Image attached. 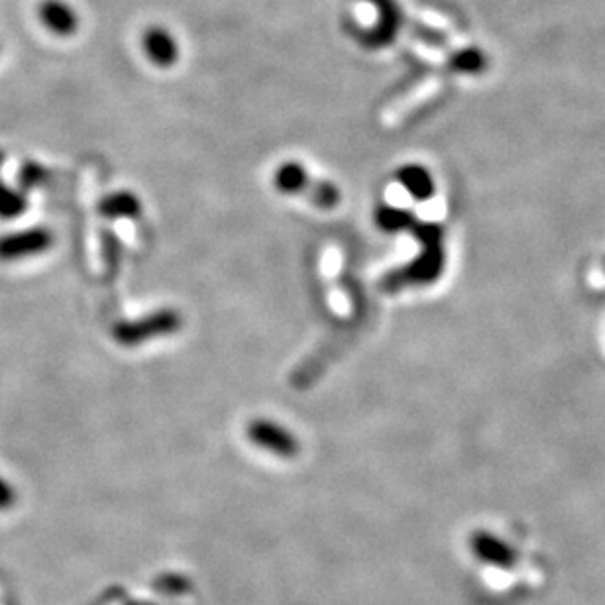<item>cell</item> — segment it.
I'll use <instances>...</instances> for the list:
<instances>
[{
  "label": "cell",
  "instance_id": "13",
  "mask_svg": "<svg viewBox=\"0 0 605 605\" xmlns=\"http://www.w3.org/2000/svg\"><path fill=\"white\" fill-rule=\"evenodd\" d=\"M48 179V169L38 162H24L18 173V181H20V191H28L32 187H40L44 181Z\"/></svg>",
  "mask_w": 605,
  "mask_h": 605
},
{
  "label": "cell",
  "instance_id": "1",
  "mask_svg": "<svg viewBox=\"0 0 605 605\" xmlns=\"http://www.w3.org/2000/svg\"><path fill=\"white\" fill-rule=\"evenodd\" d=\"M423 244L421 254L401 270L387 274L382 281L385 291H399L405 285H427L439 279L444 270L442 228L435 222H415L409 230Z\"/></svg>",
  "mask_w": 605,
  "mask_h": 605
},
{
  "label": "cell",
  "instance_id": "9",
  "mask_svg": "<svg viewBox=\"0 0 605 605\" xmlns=\"http://www.w3.org/2000/svg\"><path fill=\"white\" fill-rule=\"evenodd\" d=\"M105 219H138L142 215V201L132 191H116L101 199L97 207Z\"/></svg>",
  "mask_w": 605,
  "mask_h": 605
},
{
  "label": "cell",
  "instance_id": "14",
  "mask_svg": "<svg viewBox=\"0 0 605 605\" xmlns=\"http://www.w3.org/2000/svg\"><path fill=\"white\" fill-rule=\"evenodd\" d=\"M18 501V494L14 490V486L0 476V511H10Z\"/></svg>",
  "mask_w": 605,
  "mask_h": 605
},
{
  "label": "cell",
  "instance_id": "11",
  "mask_svg": "<svg viewBox=\"0 0 605 605\" xmlns=\"http://www.w3.org/2000/svg\"><path fill=\"white\" fill-rule=\"evenodd\" d=\"M4 152H0V219H18L28 209V199L24 191L12 189L2 179V165H4Z\"/></svg>",
  "mask_w": 605,
  "mask_h": 605
},
{
  "label": "cell",
  "instance_id": "6",
  "mask_svg": "<svg viewBox=\"0 0 605 605\" xmlns=\"http://www.w3.org/2000/svg\"><path fill=\"white\" fill-rule=\"evenodd\" d=\"M140 50L156 69L175 67L183 52L177 34L165 24H148L142 30Z\"/></svg>",
  "mask_w": 605,
  "mask_h": 605
},
{
  "label": "cell",
  "instance_id": "10",
  "mask_svg": "<svg viewBox=\"0 0 605 605\" xmlns=\"http://www.w3.org/2000/svg\"><path fill=\"white\" fill-rule=\"evenodd\" d=\"M488 65H490V57L480 46H462L448 57L450 71L466 77H478L486 73Z\"/></svg>",
  "mask_w": 605,
  "mask_h": 605
},
{
  "label": "cell",
  "instance_id": "2",
  "mask_svg": "<svg viewBox=\"0 0 605 605\" xmlns=\"http://www.w3.org/2000/svg\"><path fill=\"white\" fill-rule=\"evenodd\" d=\"M275 189L283 195H305L319 209L330 211L340 205L342 193L336 183L327 179H311L307 167L295 160L275 169Z\"/></svg>",
  "mask_w": 605,
  "mask_h": 605
},
{
  "label": "cell",
  "instance_id": "4",
  "mask_svg": "<svg viewBox=\"0 0 605 605\" xmlns=\"http://www.w3.org/2000/svg\"><path fill=\"white\" fill-rule=\"evenodd\" d=\"M246 437L254 446L279 458H295L301 452L299 439L274 419H252L246 425Z\"/></svg>",
  "mask_w": 605,
  "mask_h": 605
},
{
  "label": "cell",
  "instance_id": "5",
  "mask_svg": "<svg viewBox=\"0 0 605 605\" xmlns=\"http://www.w3.org/2000/svg\"><path fill=\"white\" fill-rule=\"evenodd\" d=\"M54 246V232L46 226H34L0 236V262H18L40 256Z\"/></svg>",
  "mask_w": 605,
  "mask_h": 605
},
{
  "label": "cell",
  "instance_id": "7",
  "mask_svg": "<svg viewBox=\"0 0 605 605\" xmlns=\"http://www.w3.org/2000/svg\"><path fill=\"white\" fill-rule=\"evenodd\" d=\"M36 14L55 38H73L81 28V16L69 0H40Z\"/></svg>",
  "mask_w": 605,
  "mask_h": 605
},
{
  "label": "cell",
  "instance_id": "8",
  "mask_svg": "<svg viewBox=\"0 0 605 605\" xmlns=\"http://www.w3.org/2000/svg\"><path fill=\"white\" fill-rule=\"evenodd\" d=\"M395 179L419 203L429 201L435 195V179H433L431 171L423 165H403V167L397 169Z\"/></svg>",
  "mask_w": 605,
  "mask_h": 605
},
{
  "label": "cell",
  "instance_id": "12",
  "mask_svg": "<svg viewBox=\"0 0 605 605\" xmlns=\"http://www.w3.org/2000/svg\"><path fill=\"white\" fill-rule=\"evenodd\" d=\"M378 228H382L384 232H403V230H411L413 224L417 222V219L409 213V211H403L399 207H391V205H384L376 211L374 215Z\"/></svg>",
  "mask_w": 605,
  "mask_h": 605
},
{
  "label": "cell",
  "instance_id": "3",
  "mask_svg": "<svg viewBox=\"0 0 605 605\" xmlns=\"http://www.w3.org/2000/svg\"><path fill=\"white\" fill-rule=\"evenodd\" d=\"M181 329H183V315L177 309L164 307L146 317H138L134 321H118L110 329V334L116 344L134 348L156 338L173 336Z\"/></svg>",
  "mask_w": 605,
  "mask_h": 605
}]
</instances>
